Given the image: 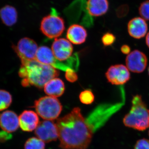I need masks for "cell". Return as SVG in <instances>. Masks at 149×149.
I'll return each mask as SVG.
<instances>
[{
  "label": "cell",
  "mask_w": 149,
  "mask_h": 149,
  "mask_svg": "<svg viewBox=\"0 0 149 149\" xmlns=\"http://www.w3.org/2000/svg\"><path fill=\"white\" fill-rule=\"evenodd\" d=\"M17 12L12 6L6 5L0 9V18L3 24L8 27L12 26L17 20Z\"/></svg>",
  "instance_id": "18"
},
{
  "label": "cell",
  "mask_w": 149,
  "mask_h": 149,
  "mask_svg": "<svg viewBox=\"0 0 149 149\" xmlns=\"http://www.w3.org/2000/svg\"><path fill=\"white\" fill-rule=\"evenodd\" d=\"M148 24L143 19L135 17L129 22L128 31L129 35L135 39H140L143 37L148 31Z\"/></svg>",
  "instance_id": "13"
},
{
  "label": "cell",
  "mask_w": 149,
  "mask_h": 149,
  "mask_svg": "<svg viewBox=\"0 0 149 149\" xmlns=\"http://www.w3.org/2000/svg\"><path fill=\"white\" fill-rule=\"evenodd\" d=\"M34 107L40 117L49 120L57 118L63 109L60 102L56 98L51 96L42 97L35 101Z\"/></svg>",
  "instance_id": "4"
},
{
  "label": "cell",
  "mask_w": 149,
  "mask_h": 149,
  "mask_svg": "<svg viewBox=\"0 0 149 149\" xmlns=\"http://www.w3.org/2000/svg\"><path fill=\"white\" fill-rule=\"evenodd\" d=\"M12 102L11 95L4 90H0V111H2L10 106Z\"/></svg>",
  "instance_id": "20"
},
{
  "label": "cell",
  "mask_w": 149,
  "mask_h": 149,
  "mask_svg": "<svg viewBox=\"0 0 149 149\" xmlns=\"http://www.w3.org/2000/svg\"><path fill=\"white\" fill-rule=\"evenodd\" d=\"M40 29L42 33L48 38H57L62 34L65 29L64 20L56 15H49L43 17Z\"/></svg>",
  "instance_id": "5"
},
{
  "label": "cell",
  "mask_w": 149,
  "mask_h": 149,
  "mask_svg": "<svg viewBox=\"0 0 149 149\" xmlns=\"http://www.w3.org/2000/svg\"><path fill=\"white\" fill-rule=\"evenodd\" d=\"M106 77L109 83L113 85H122L130 79V75L127 67L122 64L110 67L106 72Z\"/></svg>",
  "instance_id": "8"
},
{
  "label": "cell",
  "mask_w": 149,
  "mask_h": 149,
  "mask_svg": "<svg viewBox=\"0 0 149 149\" xmlns=\"http://www.w3.org/2000/svg\"><path fill=\"white\" fill-rule=\"evenodd\" d=\"M20 128L25 132L35 130L40 123L38 114L32 110H24L19 116Z\"/></svg>",
  "instance_id": "12"
},
{
  "label": "cell",
  "mask_w": 149,
  "mask_h": 149,
  "mask_svg": "<svg viewBox=\"0 0 149 149\" xmlns=\"http://www.w3.org/2000/svg\"><path fill=\"white\" fill-rule=\"evenodd\" d=\"M21 63L19 74L22 78L21 84L23 87L32 85L42 89L49 81L59 74L58 70L54 67L42 64L36 60Z\"/></svg>",
  "instance_id": "2"
},
{
  "label": "cell",
  "mask_w": 149,
  "mask_h": 149,
  "mask_svg": "<svg viewBox=\"0 0 149 149\" xmlns=\"http://www.w3.org/2000/svg\"><path fill=\"white\" fill-rule=\"evenodd\" d=\"M124 125L129 128L143 131L149 127V110L139 95L133 96L132 107L123 119Z\"/></svg>",
  "instance_id": "3"
},
{
  "label": "cell",
  "mask_w": 149,
  "mask_h": 149,
  "mask_svg": "<svg viewBox=\"0 0 149 149\" xmlns=\"http://www.w3.org/2000/svg\"><path fill=\"white\" fill-rule=\"evenodd\" d=\"M65 77L68 81L70 83H74L78 79V76L77 73L74 72V70L68 68L66 70Z\"/></svg>",
  "instance_id": "24"
},
{
  "label": "cell",
  "mask_w": 149,
  "mask_h": 149,
  "mask_svg": "<svg viewBox=\"0 0 149 149\" xmlns=\"http://www.w3.org/2000/svg\"></svg>",
  "instance_id": "30"
},
{
  "label": "cell",
  "mask_w": 149,
  "mask_h": 149,
  "mask_svg": "<svg viewBox=\"0 0 149 149\" xmlns=\"http://www.w3.org/2000/svg\"><path fill=\"white\" fill-rule=\"evenodd\" d=\"M126 67L131 72L141 73L143 72L148 64V58L145 54L135 50L128 55L125 60Z\"/></svg>",
  "instance_id": "9"
},
{
  "label": "cell",
  "mask_w": 149,
  "mask_h": 149,
  "mask_svg": "<svg viewBox=\"0 0 149 149\" xmlns=\"http://www.w3.org/2000/svg\"><path fill=\"white\" fill-rule=\"evenodd\" d=\"M59 146L63 149H86L93 138V130L82 115L81 110L72 111L57 120Z\"/></svg>",
  "instance_id": "1"
},
{
  "label": "cell",
  "mask_w": 149,
  "mask_h": 149,
  "mask_svg": "<svg viewBox=\"0 0 149 149\" xmlns=\"http://www.w3.org/2000/svg\"><path fill=\"white\" fill-rule=\"evenodd\" d=\"M35 60L42 64L53 67L57 61L52 50L46 46H41L38 48Z\"/></svg>",
  "instance_id": "17"
},
{
  "label": "cell",
  "mask_w": 149,
  "mask_h": 149,
  "mask_svg": "<svg viewBox=\"0 0 149 149\" xmlns=\"http://www.w3.org/2000/svg\"><path fill=\"white\" fill-rule=\"evenodd\" d=\"M139 13L145 20H149V0L142 3L139 7Z\"/></svg>",
  "instance_id": "22"
},
{
  "label": "cell",
  "mask_w": 149,
  "mask_h": 149,
  "mask_svg": "<svg viewBox=\"0 0 149 149\" xmlns=\"http://www.w3.org/2000/svg\"><path fill=\"white\" fill-rule=\"evenodd\" d=\"M109 7L108 0H88L86 9L91 16L99 17L107 13Z\"/></svg>",
  "instance_id": "15"
},
{
  "label": "cell",
  "mask_w": 149,
  "mask_h": 149,
  "mask_svg": "<svg viewBox=\"0 0 149 149\" xmlns=\"http://www.w3.org/2000/svg\"><path fill=\"white\" fill-rule=\"evenodd\" d=\"M52 50L55 57L59 61L67 60L72 56L73 48L71 42L64 38L56 39Z\"/></svg>",
  "instance_id": "10"
},
{
  "label": "cell",
  "mask_w": 149,
  "mask_h": 149,
  "mask_svg": "<svg viewBox=\"0 0 149 149\" xmlns=\"http://www.w3.org/2000/svg\"><path fill=\"white\" fill-rule=\"evenodd\" d=\"M19 118L12 111H6L0 114V127L9 133L15 132L19 127Z\"/></svg>",
  "instance_id": "11"
},
{
  "label": "cell",
  "mask_w": 149,
  "mask_h": 149,
  "mask_svg": "<svg viewBox=\"0 0 149 149\" xmlns=\"http://www.w3.org/2000/svg\"><path fill=\"white\" fill-rule=\"evenodd\" d=\"M79 99L82 103L85 104H91L95 100V96L91 90H86L80 93Z\"/></svg>",
  "instance_id": "21"
},
{
  "label": "cell",
  "mask_w": 149,
  "mask_h": 149,
  "mask_svg": "<svg viewBox=\"0 0 149 149\" xmlns=\"http://www.w3.org/2000/svg\"><path fill=\"white\" fill-rule=\"evenodd\" d=\"M146 43L147 45L149 48V32L147 34L146 37Z\"/></svg>",
  "instance_id": "28"
},
{
  "label": "cell",
  "mask_w": 149,
  "mask_h": 149,
  "mask_svg": "<svg viewBox=\"0 0 149 149\" xmlns=\"http://www.w3.org/2000/svg\"><path fill=\"white\" fill-rule=\"evenodd\" d=\"M12 138V135L10 133L6 132L4 130L0 131V141L5 142L10 140Z\"/></svg>",
  "instance_id": "26"
},
{
  "label": "cell",
  "mask_w": 149,
  "mask_h": 149,
  "mask_svg": "<svg viewBox=\"0 0 149 149\" xmlns=\"http://www.w3.org/2000/svg\"><path fill=\"white\" fill-rule=\"evenodd\" d=\"M130 47L127 45H123L120 49L121 52L124 54H129L130 53Z\"/></svg>",
  "instance_id": "27"
},
{
  "label": "cell",
  "mask_w": 149,
  "mask_h": 149,
  "mask_svg": "<svg viewBox=\"0 0 149 149\" xmlns=\"http://www.w3.org/2000/svg\"><path fill=\"white\" fill-rule=\"evenodd\" d=\"M116 37L113 34L110 32H107L104 34L102 38V42L104 46H111L114 42Z\"/></svg>",
  "instance_id": "23"
},
{
  "label": "cell",
  "mask_w": 149,
  "mask_h": 149,
  "mask_svg": "<svg viewBox=\"0 0 149 149\" xmlns=\"http://www.w3.org/2000/svg\"><path fill=\"white\" fill-rule=\"evenodd\" d=\"M148 74L149 75V67H148Z\"/></svg>",
  "instance_id": "29"
},
{
  "label": "cell",
  "mask_w": 149,
  "mask_h": 149,
  "mask_svg": "<svg viewBox=\"0 0 149 149\" xmlns=\"http://www.w3.org/2000/svg\"><path fill=\"white\" fill-rule=\"evenodd\" d=\"M45 143L36 137L29 138L25 142L24 149H45Z\"/></svg>",
  "instance_id": "19"
},
{
  "label": "cell",
  "mask_w": 149,
  "mask_h": 149,
  "mask_svg": "<svg viewBox=\"0 0 149 149\" xmlns=\"http://www.w3.org/2000/svg\"><path fill=\"white\" fill-rule=\"evenodd\" d=\"M134 149H149V140L142 139L137 141Z\"/></svg>",
  "instance_id": "25"
},
{
  "label": "cell",
  "mask_w": 149,
  "mask_h": 149,
  "mask_svg": "<svg viewBox=\"0 0 149 149\" xmlns=\"http://www.w3.org/2000/svg\"><path fill=\"white\" fill-rule=\"evenodd\" d=\"M88 33L86 29L79 24H72L70 26L67 32V38L74 45H81L85 42Z\"/></svg>",
  "instance_id": "14"
},
{
  "label": "cell",
  "mask_w": 149,
  "mask_h": 149,
  "mask_svg": "<svg viewBox=\"0 0 149 149\" xmlns=\"http://www.w3.org/2000/svg\"><path fill=\"white\" fill-rule=\"evenodd\" d=\"M65 90L64 82L60 78H53L44 87V91L48 95L57 98L63 95Z\"/></svg>",
  "instance_id": "16"
},
{
  "label": "cell",
  "mask_w": 149,
  "mask_h": 149,
  "mask_svg": "<svg viewBox=\"0 0 149 149\" xmlns=\"http://www.w3.org/2000/svg\"><path fill=\"white\" fill-rule=\"evenodd\" d=\"M13 48L21 62L35 60L38 48L34 40L27 37L22 38Z\"/></svg>",
  "instance_id": "6"
},
{
  "label": "cell",
  "mask_w": 149,
  "mask_h": 149,
  "mask_svg": "<svg viewBox=\"0 0 149 149\" xmlns=\"http://www.w3.org/2000/svg\"><path fill=\"white\" fill-rule=\"evenodd\" d=\"M35 133L37 138L46 143L56 141L58 138L56 124L53 120H45L40 122Z\"/></svg>",
  "instance_id": "7"
}]
</instances>
